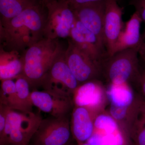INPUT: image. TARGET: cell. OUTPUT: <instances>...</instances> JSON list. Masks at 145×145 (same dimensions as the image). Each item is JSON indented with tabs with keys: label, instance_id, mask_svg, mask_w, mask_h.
<instances>
[{
	"label": "cell",
	"instance_id": "obj_1",
	"mask_svg": "<svg viewBox=\"0 0 145 145\" xmlns=\"http://www.w3.org/2000/svg\"><path fill=\"white\" fill-rule=\"evenodd\" d=\"M46 16L37 3L0 24V38L7 51L23 52L43 38Z\"/></svg>",
	"mask_w": 145,
	"mask_h": 145
},
{
	"label": "cell",
	"instance_id": "obj_2",
	"mask_svg": "<svg viewBox=\"0 0 145 145\" xmlns=\"http://www.w3.org/2000/svg\"><path fill=\"white\" fill-rule=\"evenodd\" d=\"M65 51L59 39L44 37L22 52L24 68L21 75L31 87L40 86L50 68Z\"/></svg>",
	"mask_w": 145,
	"mask_h": 145
},
{
	"label": "cell",
	"instance_id": "obj_3",
	"mask_svg": "<svg viewBox=\"0 0 145 145\" xmlns=\"http://www.w3.org/2000/svg\"><path fill=\"white\" fill-rule=\"evenodd\" d=\"M139 48L124 50L104 60L101 65L102 76L109 84L134 83L139 86L142 72L138 57Z\"/></svg>",
	"mask_w": 145,
	"mask_h": 145
},
{
	"label": "cell",
	"instance_id": "obj_4",
	"mask_svg": "<svg viewBox=\"0 0 145 145\" xmlns=\"http://www.w3.org/2000/svg\"><path fill=\"white\" fill-rule=\"evenodd\" d=\"M42 119L40 112L9 109L0 145H29Z\"/></svg>",
	"mask_w": 145,
	"mask_h": 145
},
{
	"label": "cell",
	"instance_id": "obj_5",
	"mask_svg": "<svg viewBox=\"0 0 145 145\" xmlns=\"http://www.w3.org/2000/svg\"><path fill=\"white\" fill-rule=\"evenodd\" d=\"M45 6L47 14L44 37L52 39L70 37L75 17L68 3L61 0H50Z\"/></svg>",
	"mask_w": 145,
	"mask_h": 145
},
{
	"label": "cell",
	"instance_id": "obj_6",
	"mask_svg": "<svg viewBox=\"0 0 145 145\" xmlns=\"http://www.w3.org/2000/svg\"><path fill=\"white\" fill-rule=\"evenodd\" d=\"M65 52L52 65L42 81L40 86L48 92L72 98L80 84L66 61Z\"/></svg>",
	"mask_w": 145,
	"mask_h": 145
},
{
	"label": "cell",
	"instance_id": "obj_7",
	"mask_svg": "<svg viewBox=\"0 0 145 145\" xmlns=\"http://www.w3.org/2000/svg\"><path fill=\"white\" fill-rule=\"evenodd\" d=\"M72 135L68 117L42 119L29 145H67Z\"/></svg>",
	"mask_w": 145,
	"mask_h": 145
},
{
	"label": "cell",
	"instance_id": "obj_8",
	"mask_svg": "<svg viewBox=\"0 0 145 145\" xmlns=\"http://www.w3.org/2000/svg\"><path fill=\"white\" fill-rule=\"evenodd\" d=\"M68 43L65 52V59L80 85L99 80L102 76L101 65L80 49L71 39H69Z\"/></svg>",
	"mask_w": 145,
	"mask_h": 145
},
{
	"label": "cell",
	"instance_id": "obj_9",
	"mask_svg": "<svg viewBox=\"0 0 145 145\" xmlns=\"http://www.w3.org/2000/svg\"><path fill=\"white\" fill-rule=\"evenodd\" d=\"M74 106L88 108L94 117L105 111L108 101L106 89L99 80L80 85L72 96Z\"/></svg>",
	"mask_w": 145,
	"mask_h": 145
},
{
	"label": "cell",
	"instance_id": "obj_10",
	"mask_svg": "<svg viewBox=\"0 0 145 145\" xmlns=\"http://www.w3.org/2000/svg\"><path fill=\"white\" fill-rule=\"evenodd\" d=\"M106 1L70 6L76 19L94 34L105 50L103 30Z\"/></svg>",
	"mask_w": 145,
	"mask_h": 145
},
{
	"label": "cell",
	"instance_id": "obj_11",
	"mask_svg": "<svg viewBox=\"0 0 145 145\" xmlns=\"http://www.w3.org/2000/svg\"><path fill=\"white\" fill-rule=\"evenodd\" d=\"M123 8L117 0H106L104 18L103 36L108 57L113 55L119 35L123 29L122 20Z\"/></svg>",
	"mask_w": 145,
	"mask_h": 145
},
{
	"label": "cell",
	"instance_id": "obj_12",
	"mask_svg": "<svg viewBox=\"0 0 145 145\" xmlns=\"http://www.w3.org/2000/svg\"><path fill=\"white\" fill-rule=\"evenodd\" d=\"M31 99L34 106L56 118L68 117L74 106L72 98L59 96L44 90L31 91Z\"/></svg>",
	"mask_w": 145,
	"mask_h": 145
},
{
	"label": "cell",
	"instance_id": "obj_13",
	"mask_svg": "<svg viewBox=\"0 0 145 145\" xmlns=\"http://www.w3.org/2000/svg\"><path fill=\"white\" fill-rule=\"evenodd\" d=\"M69 38L80 49L101 66L107 58L106 51L101 47L96 36L76 18Z\"/></svg>",
	"mask_w": 145,
	"mask_h": 145
},
{
	"label": "cell",
	"instance_id": "obj_14",
	"mask_svg": "<svg viewBox=\"0 0 145 145\" xmlns=\"http://www.w3.org/2000/svg\"><path fill=\"white\" fill-rule=\"evenodd\" d=\"M74 106L70 121L72 137L78 144L86 142L94 132L95 117L88 108Z\"/></svg>",
	"mask_w": 145,
	"mask_h": 145
},
{
	"label": "cell",
	"instance_id": "obj_15",
	"mask_svg": "<svg viewBox=\"0 0 145 145\" xmlns=\"http://www.w3.org/2000/svg\"><path fill=\"white\" fill-rule=\"evenodd\" d=\"M142 22L140 15L135 11L125 24L119 35L114 48L113 55L117 52L135 47H140L142 42L140 34V27Z\"/></svg>",
	"mask_w": 145,
	"mask_h": 145
},
{
	"label": "cell",
	"instance_id": "obj_16",
	"mask_svg": "<svg viewBox=\"0 0 145 145\" xmlns=\"http://www.w3.org/2000/svg\"><path fill=\"white\" fill-rule=\"evenodd\" d=\"M106 94L109 105L119 107L130 106L142 98L135 93L130 85L127 83L109 84Z\"/></svg>",
	"mask_w": 145,
	"mask_h": 145
},
{
	"label": "cell",
	"instance_id": "obj_17",
	"mask_svg": "<svg viewBox=\"0 0 145 145\" xmlns=\"http://www.w3.org/2000/svg\"><path fill=\"white\" fill-rule=\"evenodd\" d=\"M19 52L7 51L1 47L0 53V80H14L21 75L24 65Z\"/></svg>",
	"mask_w": 145,
	"mask_h": 145
},
{
	"label": "cell",
	"instance_id": "obj_18",
	"mask_svg": "<svg viewBox=\"0 0 145 145\" xmlns=\"http://www.w3.org/2000/svg\"><path fill=\"white\" fill-rule=\"evenodd\" d=\"M38 3L37 0H0V24H4Z\"/></svg>",
	"mask_w": 145,
	"mask_h": 145
},
{
	"label": "cell",
	"instance_id": "obj_19",
	"mask_svg": "<svg viewBox=\"0 0 145 145\" xmlns=\"http://www.w3.org/2000/svg\"><path fill=\"white\" fill-rule=\"evenodd\" d=\"M13 80L1 81L0 104L10 109L24 112L16 92V83Z\"/></svg>",
	"mask_w": 145,
	"mask_h": 145
},
{
	"label": "cell",
	"instance_id": "obj_20",
	"mask_svg": "<svg viewBox=\"0 0 145 145\" xmlns=\"http://www.w3.org/2000/svg\"><path fill=\"white\" fill-rule=\"evenodd\" d=\"M134 145H145V101L129 131Z\"/></svg>",
	"mask_w": 145,
	"mask_h": 145
},
{
	"label": "cell",
	"instance_id": "obj_21",
	"mask_svg": "<svg viewBox=\"0 0 145 145\" xmlns=\"http://www.w3.org/2000/svg\"><path fill=\"white\" fill-rule=\"evenodd\" d=\"M15 79L16 92L24 112L32 111L34 106L31 101V92L30 91L31 87L29 83L26 78L21 75Z\"/></svg>",
	"mask_w": 145,
	"mask_h": 145
},
{
	"label": "cell",
	"instance_id": "obj_22",
	"mask_svg": "<svg viewBox=\"0 0 145 145\" xmlns=\"http://www.w3.org/2000/svg\"><path fill=\"white\" fill-rule=\"evenodd\" d=\"M94 130L106 135L112 134L120 129L115 119L107 111L98 114L94 119Z\"/></svg>",
	"mask_w": 145,
	"mask_h": 145
},
{
	"label": "cell",
	"instance_id": "obj_23",
	"mask_svg": "<svg viewBox=\"0 0 145 145\" xmlns=\"http://www.w3.org/2000/svg\"><path fill=\"white\" fill-rule=\"evenodd\" d=\"M89 145H107V135L98 131H94L93 135L86 142Z\"/></svg>",
	"mask_w": 145,
	"mask_h": 145
},
{
	"label": "cell",
	"instance_id": "obj_24",
	"mask_svg": "<svg viewBox=\"0 0 145 145\" xmlns=\"http://www.w3.org/2000/svg\"><path fill=\"white\" fill-rule=\"evenodd\" d=\"M129 5L134 7L135 11L140 15L143 22L144 23L145 29L142 35V40L145 38V0H130Z\"/></svg>",
	"mask_w": 145,
	"mask_h": 145
},
{
	"label": "cell",
	"instance_id": "obj_25",
	"mask_svg": "<svg viewBox=\"0 0 145 145\" xmlns=\"http://www.w3.org/2000/svg\"><path fill=\"white\" fill-rule=\"evenodd\" d=\"M125 135L121 129L112 134L107 135V145H125Z\"/></svg>",
	"mask_w": 145,
	"mask_h": 145
},
{
	"label": "cell",
	"instance_id": "obj_26",
	"mask_svg": "<svg viewBox=\"0 0 145 145\" xmlns=\"http://www.w3.org/2000/svg\"><path fill=\"white\" fill-rule=\"evenodd\" d=\"M9 109L5 106L0 104V135L2 134L5 129Z\"/></svg>",
	"mask_w": 145,
	"mask_h": 145
},
{
	"label": "cell",
	"instance_id": "obj_27",
	"mask_svg": "<svg viewBox=\"0 0 145 145\" xmlns=\"http://www.w3.org/2000/svg\"><path fill=\"white\" fill-rule=\"evenodd\" d=\"M68 3L70 6L80 5L88 3L95 2L105 0H61Z\"/></svg>",
	"mask_w": 145,
	"mask_h": 145
},
{
	"label": "cell",
	"instance_id": "obj_28",
	"mask_svg": "<svg viewBox=\"0 0 145 145\" xmlns=\"http://www.w3.org/2000/svg\"><path fill=\"white\" fill-rule=\"evenodd\" d=\"M139 87L141 88V91L145 99V67L141 72Z\"/></svg>",
	"mask_w": 145,
	"mask_h": 145
},
{
	"label": "cell",
	"instance_id": "obj_29",
	"mask_svg": "<svg viewBox=\"0 0 145 145\" xmlns=\"http://www.w3.org/2000/svg\"><path fill=\"white\" fill-rule=\"evenodd\" d=\"M139 54L143 61L145 63V38L140 45L139 50Z\"/></svg>",
	"mask_w": 145,
	"mask_h": 145
},
{
	"label": "cell",
	"instance_id": "obj_30",
	"mask_svg": "<svg viewBox=\"0 0 145 145\" xmlns=\"http://www.w3.org/2000/svg\"><path fill=\"white\" fill-rule=\"evenodd\" d=\"M42 4L45 6L50 0H40Z\"/></svg>",
	"mask_w": 145,
	"mask_h": 145
},
{
	"label": "cell",
	"instance_id": "obj_31",
	"mask_svg": "<svg viewBox=\"0 0 145 145\" xmlns=\"http://www.w3.org/2000/svg\"><path fill=\"white\" fill-rule=\"evenodd\" d=\"M77 145H89L87 142L79 143Z\"/></svg>",
	"mask_w": 145,
	"mask_h": 145
},
{
	"label": "cell",
	"instance_id": "obj_32",
	"mask_svg": "<svg viewBox=\"0 0 145 145\" xmlns=\"http://www.w3.org/2000/svg\"><path fill=\"white\" fill-rule=\"evenodd\" d=\"M67 145H70V144H68Z\"/></svg>",
	"mask_w": 145,
	"mask_h": 145
}]
</instances>
